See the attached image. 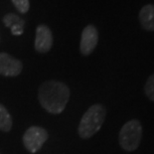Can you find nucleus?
Masks as SVG:
<instances>
[{
	"label": "nucleus",
	"mask_w": 154,
	"mask_h": 154,
	"mask_svg": "<svg viewBox=\"0 0 154 154\" xmlns=\"http://www.w3.org/2000/svg\"><path fill=\"white\" fill-rule=\"evenodd\" d=\"M71 91L65 83L47 81L38 90V100L41 106L51 114H59L66 109Z\"/></svg>",
	"instance_id": "1"
},
{
	"label": "nucleus",
	"mask_w": 154,
	"mask_h": 154,
	"mask_svg": "<svg viewBox=\"0 0 154 154\" xmlns=\"http://www.w3.org/2000/svg\"><path fill=\"white\" fill-rule=\"evenodd\" d=\"M106 116V110L103 104L97 103L90 106L81 119L78 133L81 138L88 139L94 136L103 126Z\"/></svg>",
	"instance_id": "2"
},
{
	"label": "nucleus",
	"mask_w": 154,
	"mask_h": 154,
	"mask_svg": "<svg viewBox=\"0 0 154 154\" xmlns=\"http://www.w3.org/2000/svg\"><path fill=\"white\" fill-rule=\"evenodd\" d=\"M142 125L139 120L131 119L123 124L119 134L120 147L125 151H134L138 148L142 138Z\"/></svg>",
	"instance_id": "3"
},
{
	"label": "nucleus",
	"mask_w": 154,
	"mask_h": 154,
	"mask_svg": "<svg viewBox=\"0 0 154 154\" xmlns=\"http://www.w3.org/2000/svg\"><path fill=\"white\" fill-rule=\"evenodd\" d=\"M48 132L43 127L31 126L23 135V144L28 152L34 154L42 148L48 139Z\"/></svg>",
	"instance_id": "4"
},
{
	"label": "nucleus",
	"mask_w": 154,
	"mask_h": 154,
	"mask_svg": "<svg viewBox=\"0 0 154 154\" xmlns=\"http://www.w3.org/2000/svg\"><path fill=\"white\" fill-rule=\"evenodd\" d=\"M99 42V32L96 26L88 25L84 28L81 36L80 52L82 55L88 56L96 49Z\"/></svg>",
	"instance_id": "5"
},
{
	"label": "nucleus",
	"mask_w": 154,
	"mask_h": 154,
	"mask_svg": "<svg viewBox=\"0 0 154 154\" xmlns=\"http://www.w3.org/2000/svg\"><path fill=\"white\" fill-rule=\"evenodd\" d=\"M23 70L20 60L7 53H0V75L4 77H17Z\"/></svg>",
	"instance_id": "6"
},
{
	"label": "nucleus",
	"mask_w": 154,
	"mask_h": 154,
	"mask_svg": "<svg viewBox=\"0 0 154 154\" xmlns=\"http://www.w3.org/2000/svg\"><path fill=\"white\" fill-rule=\"evenodd\" d=\"M35 50L38 53L45 54L51 50L53 46V34L50 28L46 25H39L36 28Z\"/></svg>",
	"instance_id": "7"
},
{
	"label": "nucleus",
	"mask_w": 154,
	"mask_h": 154,
	"mask_svg": "<svg viewBox=\"0 0 154 154\" xmlns=\"http://www.w3.org/2000/svg\"><path fill=\"white\" fill-rule=\"evenodd\" d=\"M139 22L145 31H154V4L144 5L139 11Z\"/></svg>",
	"instance_id": "8"
},
{
	"label": "nucleus",
	"mask_w": 154,
	"mask_h": 154,
	"mask_svg": "<svg viewBox=\"0 0 154 154\" xmlns=\"http://www.w3.org/2000/svg\"><path fill=\"white\" fill-rule=\"evenodd\" d=\"M3 23L5 24L6 27H9L11 29V32L13 35L20 36L24 32V25L25 21L21 19L19 16L9 13L3 17Z\"/></svg>",
	"instance_id": "9"
},
{
	"label": "nucleus",
	"mask_w": 154,
	"mask_h": 154,
	"mask_svg": "<svg viewBox=\"0 0 154 154\" xmlns=\"http://www.w3.org/2000/svg\"><path fill=\"white\" fill-rule=\"evenodd\" d=\"M13 120L8 112L7 109L0 103V130L4 132H9L12 128Z\"/></svg>",
	"instance_id": "10"
},
{
	"label": "nucleus",
	"mask_w": 154,
	"mask_h": 154,
	"mask_svg": "<svg viewBox=\"0 0 154 154\" xmlns=\"http://www.w3.org/2000/svg\"><path fill=\"white\" fill-rule=\"evenodd\" d=\"M144 93L150 100L154 101V74L150 75L147 79L144 86Z\"/></svg>",
	"instance_id": "11"
},
{
	"label": "nucleus",
	"mask_w": 154,
	"mask_h": 154,
	"mask_svg": "<svg viewBox=\"0 0 154 154\" xmlns=\"http://www.w3.org/2000/svg\"><path fill=\"white\" fill-rule=\"evenodd\" d=\"M12 2L16 7V9L20 13H23V14L27 13L29 8H30V2H29V0H12Z\"/></svg>",
	"instance_id": "12"
}]
</instances>
